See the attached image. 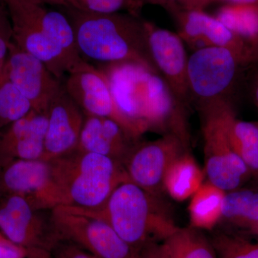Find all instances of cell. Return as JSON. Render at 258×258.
<instances>
[{"label":"cell","mask_w":258,"mask_h":258,"mask_svg":"<svg viewBox=\"0 0 258 258\" xmlns=\"http://www.w3.org/2000/svg\"><path fill=\"white\" fill-rule=\"evenodd\" d=\"M71 16L81 57L102 64L137 62L158 73L148 47L145 23L136 15L88 13L72 8Z\"/></svg>","instance_id":"cell-1"},{"label":"cell","mask_w":258,"mask_h":258,"mask_svg":"<svg viewBox=\"0 0 258 258\" xmlns=\"http://www.w3.org/2000/svg\"><path fill=\"white\" fill-rule=\"evenodd\" d=\"M76 208L107 222L137 252L150 242H163L178 228L160 198L131 181L118 185L98 210Z\"/></svg>","instance_id":"cell-2"},{"label":"cell","mask_w":258,"mask_h":258,"mask_svg":"<svg viewBox=\"0 0 258 258\" xmlns=\"http://www.w3.org/2000/svg\"><path fill=\"white\" fill-rule=\"evenodd\" d=\"M49 161L62 206L98 210L118 185L129 181L123 164L98 154L76 150Z\"/></svg>","instance_id":"cell-3"},{"label":"cell","mask_w":258,"mask_h":258,"mask_svg":"<svg viewBox=\"0 0 258 258\" xmlns=\"http://www.w3.org/2000/svg\"><path fill=\"white\" fill-rule=\"evenodd\" d=\"M243 69H247L233 52L224 47L200 49L188 58L187 76L191 96L200 104L227 101L245 83Z\"/></svg>","instance_id":"cell-4"},{"label":"cell","mask_w":258,"mask_h":258,"mask_svg":"<svg viewBox=\"0 0 258 258\" xmlns=\"http://www.w3.org/2000/svg\"><path fill=\"white\" fill-rule=\"evenodd\" d=\"M51 217L60 240L101 258H137V251L103 220L62 205L51 210Z\"/></svg>","instance_id":"cell-5"},{"label":"cell","mask_w":258,"mask_h":258,"mask_svg":"<svg viewBox=\"0 0 258 258\" xmlns=\"http://www.w3.org/2000/svg\"><path fill=\"white\" fill-rule=\"evenodd\" d=\"M68 75L64 87L85 115L113 120L137 141L145 133V129L120 111L101 69L83 59Z\"/></svg>","instance_id":"cell-6"},{"label":"cell","mask_w":258,"mask_h":258,"mask_svg":"<svg viewBox=\"0 0 258 258\" xmlns=\"http://www.w3.org/2000/svg\"><path fill=\"white\" fill-rule=\"evenodd\" d=\"M0 232L17 245L50 255L60 241L51 210H35L18 195H7L0 203Z\"/></svg>","instance_id":"cell-7"},{"label":"cell","mask_w":258,"mask_h":258,"mask_svg":"<svg viewBox=\"0 0 258 258\" xmlns=\"http://www.w3.org/2000/svg\"><path fill=\"white\" fill-rule=\"evenodd\" d=\"M202 131L204 139L205 172L209 182L224 191L241 188L252 175L245 163L231 147L220 122L204 107Z\"/></svg>","instance_id":"cell-8"},{"label":"cell","mask_w":258,"mask_h":258,"mask_svg":"<svg viewBox=\"0 0 258 258\" xmlns=\"http://www.w3.org/2000/svg\"><path fill=\"white\" fill-rule=\"evenodd\" d=\"M2 192L25 199L37 210L50 211L62 205L50 161L16 160L1 168Z\"/></svg>","instance_id":"cell-9"},{"label":"cell","mask_w":258,"mask_h":258,"mask_svg":"<svg viewBox=\"0 0 258 258\" xmlns=\"http://www.w3.org/2000/svg\"><path fill=\"white\" fill-rule=\"evenodd\" d=\"M186 149L187 146L174 135L162 136L153 142H138L123 164L129 181L160 198L168 168Z\"/></svg>","instance_id":"cell-10"},{"label":"cell","mask_w":258,"mask_h":258,"mask_svg":"<svg viewBox=\"0 0 258 258\" xmlns=\"http://www.w3.org/2000/svg\"><path fill=\"white\" fill-rule=\"evenodd\" d=\"M145 23L148 47L158 73L162 75L174 96L184 108L189 106L187 64L183 40L178 34Z\"/></svg>","instance_id":"cell-11"},{"label":"cell","mask_w":258,"mask_h":258,"mask_svg":"<svg viewBox=\"0 0 258 258\" xmlns=\"http://www.w3.org/2000/svg\"><path fill=\"white\" fill-rule=\"evenodd\" d=\"M4 75L30 102L32 109L47 112L62 83L41 61L12 41Z\"/></svg>","instance_id":"cell-12"},{"label":"cell","mask_w":258,"mask_h":258,"mask_svg":"<svg viewBox=\"0 0 258 258\" xmlns=\"http://www.w3.org/2000/svg\"><path fill=\"white\" fill-rule=\"evenodd\" d=\"M47 115L42 160L49 161L77 149L85 115L62 84L49 104Z\"/></svg>","instance_id":"cell-13"},{"label":"cell","mask_w":258,"mask_h":258,"mask_svg":"<svg viewBox=\"0 0 258 258\" xmlns=\"http://www.w3.org/2000/svg\"><path fill=\"white\" fill-rule=\"evenodd\" d=\"M175 19L179 37L188 44L202 38L210 46L224 47L235 54L244 67L250 66V47L215 17L203 10H186L176 4L166 9Z\"/></svg>","instance_id":"cell-14"},{"label":"cell","mask_w":258,"mask_h":258,"mask_svg":"<svg viewBox=\"0 0 258 258\" xmlns=\"http://www.w3.org/2000/svg\"><path fill=\"white\" fill-rule=\"evenodd\" d=\"M115 103L132 121L148 131L144 120L143 107L148 80L157 73L143 64L132 62L102 64Z\"/></svg>","instance_id":"cell-15"},{"label":"cell","mask_w":258,"mask_h":258,"mask_svg":"<svg viewBox=\"0 0 258 258\" xmlns=\"http://www.w3.org/2000/svg\"><path fill=\"white\" fill-rule=\"evenodd\" d=\"M47 112L32 110L0 133V168L13 161L42 159Z\"/></svg>","instance_id":"cell-16"},{"label":"cell","mask_w":258,"mask_h":258,"mask_svg":"<svg viewBox=\"0 0 258 258\" xmlns=\"http://www.w3.org/2000/svg\"><path fill=\"white\" fill-rule=\"evenodd\" d=\"M137 143L114 120L85 115L76 150L105 156L123 164Z\"/></svg>","instance_id":"cell-17"},{"label":"cell","mask_w":258,"mask_h":258,"mask_svg":"<svg viewBox=\"0 0 258 258\" xmlns=\"http://www.w3.org/2000/svg\"><path fill=\"white\" fill-rule=\"evenodd\" d=\"M8 13L17 15L46 34L74 62L83 60L80 55L72 23L58 12L47 10L44 5L23 0H3Z\"/></svg>","instance_id":"cell-18"},{"label":"cell","mask_w":258,"mask_h":258,"mask_svg":"<svg viewBox=\"0 0 258 258\" xmlns=\"http://www.w3.org/2000/svg\"><path fill=\"white\" fill-rule=\"evenodd\" d=\"M9 16L13 29V41L20 49L43 62L57 79L60 80L79 63L70 58L36 26L17 15L9 14Z\"/></svg>","instance_id":"cell-19"},{"label":"cell","mask_w":258,"mask_h":258,"mask_svg":"<svg viewBox=\"0 0 258 258\" xmlns=\"http://www.w3.org/2000/svg\"><path fill=\"white\" fill-rule=\"evenodd\" d=\"M216 117L231 147L243 160L252 176L258 177V123L244 121L236 116L232 103L227 101L202 103Z\"/></svg>","instance_id":"cell-20"},{"label":"cell","mask_w":258,"mask_h":258,"mask_svg":"<svg viewBox=\"0 0 258 258\" xmlns=\"http://www.w3.org/2000/svg\"><path fill=\"white\" fill-rule=\"evenodd\" d=\"M203 179V170L186 151L168 168L164 179V190L176 201H184L200 189Z\"/></svg>","instance_id":"cell-21"},{"label":"cell","mask_w":258,"mask_h":258,"mask_svg":"<svg viewBox=\"0 0 258 258\" xmlns=\"http://www.w3.org/2000/svg\"><path fill=\"white\" fill-rule=\"evenodd\" d=\"M221 220L258 234V191L241 187L225 192Z\"/></svg>","instance_id":"cell-22"},{"label":"cell","mask_w":258,"mask_h":258,"mask_svg":"<svg viewBox=\"0 0 258 258\" xmlns=\"http://www.w3.org/2000/svg\"><path fill=\"white\" fill-rule=\"evenodd\" d=\"M225 191L208 182L203 183L191 198L189 213L191 227L198 230H211L222 218Z\"/></svg>","instance_id":"cell-23"},{"label":"cell","mask_w":258,"mask_h":258,"mask_svg":"<svg viewBox=\"0 0 258 258\" xmlns=\"http://www.w3.org/2000/svg\"><path fill=\"white\" fill-rule=\"evenodd\" d=\"M161 244L170 258H218L210 238L191 227H178Z\"/></svg>","instance_id":"cell-24"},{"label":"cell","mask_w":258,"mask_h":258,"mask_svg":"<svg viewBox=\"0 0 258 258\" xmlns=\"http://www.w3.org/2000/svg\"><path fill=\"white\" fill-rule=\"evenodd\" d=\"M215 18L250 47L258 40V3L226 4Z\"/></svg>","instance_id":"cell-25"},{"label":"cell","mask_w":258,"mask_h":258,"mask_svg":"<svg viewBox=\"0 0 258 258\" xmlns=\"http://www.w3.org/2000/svg\"><path fill=\"white\" fill-rule=\"evenodd\" d=\"M210 240L218 258H258V238L220 230Z\"/></svg>","instance_id":"cell-26"},{"label":"cell","mask_w":258,"mask_h":258,"mask_svg":"<svg viewBox=\"0 0 258 258\" xmlns=\"http://www.w3.org/2000/svg\"><path fill=\"white\" fill-rule=\"evenodd\" d=\"M32 110L28 98L3 75L0 78V128L21 119Z\"/></svg>","instance_id":"cell-27"},{"label":"cell","mask_w":258,"mask_h":258,"mask_svg":"<svg viewBox=\"0 0 258 258\" xmlns=\"http://www.w3.org/2000/svg\"><path fill=\"white\" fill-rule=\"evenodd\" d=\"M69 7L88 13L110 14L123 9L137 13L143 3L141 0H67Z\"/></svg>","instance_id":"cell-28"},{"label":"cell","mask_w":258,"mask_h":258,"mask_svg":"<svg viewBox=\"0 0 258 258\" xmlns=\"http://www.w3.org/2000/svg\"><path fill=\"white\" fill-rule=\"evenodd\" d=\"M13 41V29L8 10L0 0V78L4 75L5 64Z\"/></svg>","instance_id":"cell-29"},{"label":"cell","mask_w":258,"mask_h":258,"mask_svg":"<svg viewBox=\"0 0 258 258\" xmlns=\"http://www.w3.org/2000/svg\"><path fill=\"white\" fill-rule=\"evenodd\" d=\"M54 258H101L68 241L60 240L51 252Z\"/></svg>","instance_id":"cell-30"},{"label":"cell","mask_w":258,"mask_h":258,"mask_svg":"<svg viewBox=\"0 0 258 258\" xmlns=\"http://www.w3.org/2000/svg\"><path fill=\"white\" fill-rule=\"evenodd\" d=\"M217 2H223L227 4H255L258 0H179L177 4L180 8L186 10H203L204 8Z\"/></svg>","instance_id":"cell-31"},{"label":"cell","mask_w":258,"mask_h":258,"mask_svg":"<svg viewBox=\"0 0 258 258\" xmlns=\"http://www.w3.org/2000/svg\"><path fill=\"white\" fill-rule=\"evenodd\" d=\"M137 258H170L161 242H150L144 244L138 252Z\"/></svg>","instance_id":"cell-32"},{"label":"cell","mask_w":258,"mask_h":258,"mask_svg":"<svg viewBox=\"0 0 258 258\" xmlns=\"http://www.w3.org/2000/svg\"><path fill=\"white\" fill-rule=\"evenodd\" d=\"M249 71L245 76V86L249 96L258 108V67L249 66Z\"/></svg>","instance_id":"cell-33"},{"label":"cell","mask_w":258,"mask_h":258,"mask_svg":"<svg viewBox=\"0 0 258 258\" xmlns=\"http://www.w3.org/2000/svg\"><path fill=\"white\" fill-rule=\"evenodd\" d=\"M23 1L41 5L47 4L51 5H62V6L69 7L67 0H23Z\"/></svg>","instance_id":"cell-34"},{"label":"cell","mask_w":258,"mask_h":258,"mask_svg":"<svg viewBox=\"0 0 258 258\" xmlns=\"http://www.w3.org/2000/svg\"><path fill=\"white\" fill-rule=\"evenodd\" d=\"M142 3H149L154 5H159L164 7L165 9L171 7V5H175L179 0H141Z\"/></svg>","instance_id":"cell-35"},{"label":"cell","mask_w":258,"mask_h":258,"mask_svg":"<svg viewBox=\"0 0 258 258\" xmlns=\"http://www.w3.org/2000/svg\"><path fill=\"white\" fill-rule=\"evenodd\" d=\"M250 66L258 67V40L250 45Z\"/></svg>","instance_id":"cell-36"},{"label":"cell","mask_w":258,"mask_h":258,"mask_svg":"<svg viewBox=\"0 0 258 258\" xmlns=\"http://www.w3.org/2000/svg\"><path fill=\"white\" fill-rule=\"evenodd\" d=\"M9 240L1 232H0V243H4V242H9Z\"/></svg>","instance_id":"cell-37"},{"label":"cell","mask_w":258,"mask_h":258,"mask_svg":"<svg viewBox=\"0 0 258 258\" xmlns=\"http://www.w3.org/2000/svg\"><path fill=\"white\" fill-rule=\"evenodd\" d=\"M3 193L2 192V186H1V168H0V195Z\"/></svg>","instance_id":"cell-38"}]
</instances>
